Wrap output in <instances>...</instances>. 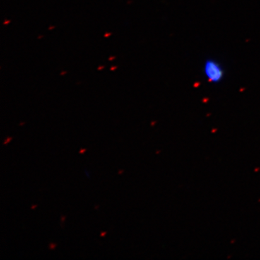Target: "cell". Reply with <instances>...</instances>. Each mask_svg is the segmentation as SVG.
<instances>
[{"label":"cell","mask_w":260,"mask_h":260,"mask_svg":"<svg viewBox=\"0 0 260 260\" xmlns=\"http://www.w3.org/2000/svg\"><path fill=\"white\" fill-rule=\"evenodd\" d=\"M204 73L208 81L218 83L223 79L224 71L221 65L216 61L209 59L205 62Z\"/></svg>","instance_id":"obj_1"},{"label":"cell","mask_w":260,"mask_h":260,"mask_svg":"<svg viewBox=\"0 0 260 260\" xmlns=\"http://www.w3.org/2000/svg\"><path fill=\"white\" fill-rule=\"evenodd\" d=\"M56 244H54V243H50V244H49V249H55Z\"/></svg>","instance_id":"obj_2"},{"label":"cell","mask_w":260,"mask_h":260,"mask_svg":"<svg viewBox=\"0 0 260 260\" xmlns=\"http://www.w3.org/2000/svg\"><path fill=\"white\" fill-rule=\"evenodd\" d=\"M12 140V138H7L6 140H5L4 145L8 144V142H10V140Z\"/></svg>","instance_id":"obj_3"},{"label":"cell","mask_w":260,"mask_h":260,"mask_svg":"<svg viewBox=\"0 0 260 260\" xmlns=\"http://www.w3.org/2000/svg\"><path fill=\"white\" fill-rule=\"evenodd\" d=\"M85 150H86V149H81V150H80V153H83V152L85 151Z\"/></svg>","instance_id":"obj_4"},{"label":"cell","mask_w":260,"mask_h":260,"mask_svg":"<svg viewBox=\"0 0 260 260\" xmlns=\"http://www.w3.org/2000/svg\"><path fill=\"white\" fill-rule=\"evenodd\" d=\"M36 208H37V205H32L31 209H35Z\"/></svg>","instance_id":"obj_5"},{"label":"cell","mask_w":260,"mask_h":260,"mask_svg":"<svg viewBox=\"0 0 260 260\" xmlns=\"http://www.w3.org/2000/svg\"><path fill=\"white\" fill-rule=\"evenodd\" d=\"M105 235H106V232L102 233V234H101V236H102V237H104V236H105Z\"/></svg>","instance_id":"obj_6"},{"label":"cell","mask_w":260,"mask_h":260,"mask_svg":"<svg viewBox=\"0 0 260 260\" xmlns=\"http://www.w3.org/2000/svg\"><path fill=\"white\" fill-rule=\"evenodd\" d=\"M119 174H121V173H123V171H120V172H119Z\"/></svg>","instance_id":"obj_7"}]
</instances>
